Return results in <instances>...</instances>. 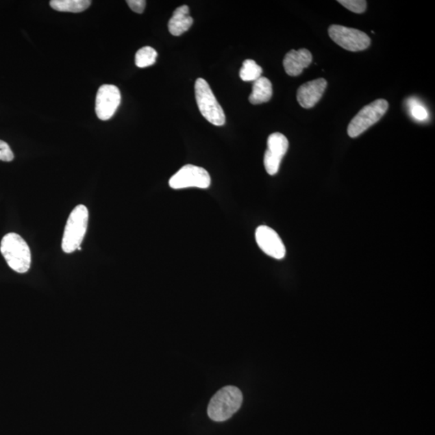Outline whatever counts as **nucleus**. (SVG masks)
<instances>
[{
    "instance_id": "18",
    "label": "nucleus",
    "mask_w": 435,
    "mask_h": 435,
    "mask_svg": "<svg viewBox=\"0 0 435 435\" xmlns=\"http://www.w3.org/2000/svg\"><path fill=\"white\" fill-rule=\"evenodd\" d=\"M409 108L412 117L418 121H427L429 117L427 109L419 101L412 99L409 101Z\"/></svg>"
},
{
    "instance_id": "8",
    "label": "nucleus",
    "mask_w": 435,
    "mask_h": 435,
    "mask_svg": "<svg viewBox=\"0 0 435 435\" xmlns=\"http://www.w3.org/2000/svg\"><path fill=\"white\" fill-rule=\"evenodd\" d=\"M121 103V94L117 86H100L95 100V112L99 120H110L117 111Z\"/></svg>"
},
{
    "instance_id": "16",
    "label": "nucleus",
    "mask_w": 435,
    "mask_h": 435,
    "mask_svg": "<svg viewBox=\"0 0 435 435\" xmlns=\"http://www.w3.org/2000/svg\"><path fill=\"white\" fill-rule=\"evenodd\" d=\"M262 68L251 59L243 62V66L240 71V77L245 82H255L262 75Z\"/></svg>"
},
{
    "instance_id": "10",
    "label": "nucleus",
    "mask_w": 435,
    "mask_h": 435,
    "mask_svg": "<svg viewBox=\"0 0 435 435\" xmlns=\"http://www.w3.org/2000/svg\"><path fill=\"white\" fill-rule=\"evenodd\" d=\"M256 241L259 248L271 258L282 260L286 256V249L281 237L271 227L260 226L256 231Z\"/></svg>"
},
{
    "instance_id": "19",
    "label": "nucleus",
    "mask_w": 435,
    "mask_h": 435,
    "mask_svg": "<svg viewBox=\"0 0 435 435\" xmlns=\"http://www.w3.org/2000/svg\"><path fill=\"white\" fill-rule=\"evenodd\" d=\"M338 2L348 10L355 13H363L367 8V2L365 0H338Z\"/></svg>"
},
{
    "instance_id": "20",
    "label": "nucleus",
    "mask_w": 435,
    "mask_h": 435,
    "mask_svg": "<svg viewBox=\"0 0 435 435\" xmlns=\"http://www.w3.org/2000/svg\"><path fill=\"white\" fill-rule=\"evenodd\" d=\"M14 159L12 151L5 141L0 140V161L12 162Z\"/></svg>"
},
{
    "instance_id": "2",
    "label": "nucleus",
    "mask_w": 435,
    "mask_h": 435,
    "mask_svg": "<svg viewBox=\"0 0 435 435\" xmlns=\"http://www.w3.org/2000/svg\"><path fill=\"white\" fill-rule=\"evenodd\" d=\"M0 251L8 266L14 271L25 273L31 266V251L23 238L16 233H9L3 238Z\"/></svg>"
},
{
    "instance_id": "7",
    "label": "nucleus",
    "mask_w": 435,
    "mask_h": 435,
    "mask_svg": "<svg viewBox=\"0 0 435 435\" xmlns=\"http://www.w3.org/2000/svg\"><path fill=\"white\" fill-rule=\"evenodd\" d=\"M328 33L340 47L351 52L362 51L369 47L371 39L364 32L342 25H332Z\"/></svg>"
},
{
    "instance_id": "12",
    "label": "nucleus",
    "mask_w": 435,
    "mask_h": 435,
    "mask_svg": "<svg viewBox=\"0 0 435 435\" xmlns=\"http://www.w3.org/2000/svg\"><path fill=\"white\" fill-rule=\"evenodd\" d=\"M312 62V54L309 50L300 49L290 50L284 58L283 66L288 75L299 76L304 69L308 68Z\"/></svg>"
},
{
    "instance_id": "14",
    "label": "nucleus",
    "mask_w": 435,
    "mask_h": 435,
    "mask_svg": "<svg viewBox=\"0 0 435 435\" xmlns=\"http://www.w3.org/2000/svg\"><path fill=\"white\" fill-rule=\"evenodd\" d=\"M273 96V86L267 77H260L254 82L253 91L249 96V102L258 105L269 102Z\"/></svg>"
},
{
    "instance_id": "13",
    "label": "nucleus",
    "mask_w": 435,
    "mask_h": 435,
    "mask_svg": "<svg viewBox=\"0 0 435 435\" xmlns=\"http://www.w3.org/2000/svg\"><path fill=\"white\" fill-rule=\"evenodd\" d=\"M193 22V18L190 16L189 7L182 5L177 8L169 21V33L175 36H181L190 29Z\"/></svg>"
},
{
    "instance_id": "9",
    "label": "nucleus",
    "mask_w": 435,
    "mask_h": 435,
    "mask_svg": "<svg viewBox=\"0 0 435 435\" xmlns=\"http://www.w3.org/2000/svg\"><path fill=\"white\" fill-rule=\"evenodd\" d=\"M268 148L264 153V164L269 175L277 174L280 168L284 156L288 149V141L280 132L270 135L267 142Z\"/></svg>"
},
{
    "instance_id": "15",
    "label": "nucleus",
    "mask_w": 435,
    "mask_h": 435,
    "mask_svg": "<svg viewBox=\"0 0 435 435\" xmlns=\"http://www.w3.org/2000/svg\"><path fill=\"white\" fill-rule=\"evenodd\" d=\"M50 7L54 10L64 12L79 13L90 6V0H52Z\"/></svg>"
},
{
    "instance_id": "6",
    "label": "nucleus",
    "mask_w": 435,
    "mask_h": 435,
    "mask_svg": "<svg viewBox=\"0 0 435 435\" xmlns=\"http://www.w3.org/2000/svg\"><path fill=\"white\" fill-rule=\"evenodd\" d=\"M210 182L212 179L210 174L205 169L193 164H186L171 177L169 184L173 190L191 187L208 189Z\"/></svg>"
},
{
    "instance_id": "11",
    "label": "nucleus",
    "mask_w": 435,
    "mask_h": 435,
    "mask_svg": "<svg viewBox=\"0 0 435 435\" xmlns=\"http://www.w3.org/2000/svg\"><path fill=\"white\" fill-rule=\"evenodd\" d=\"M327 86V82L324 79H315L301 85L297 93V99L301 106L306 109L314 107L323 97Z\"/></svg>"
},
{
    "instance_id": "21",
    "label": "nucleus",
    "mask_w": 435,
    "mask_h": 435,
    "mask_svg": "<svg viewBox=\"0 0 435 435\" xmlns=\"http://www.w3.org/2000/svg\"><path fill=\"white\" fill-rule=\"evenodd\" d=\"M127 3L132 11L136 13H143L146 6L145 0H127Z\"/></svg>"
},
{
    "instance_id": "1",
    "label": "nucleus",
    "mask_w": 435,
    "mask_h": 435,
    "mask_svg": "<svg viewBox=\"0 0 435 435\" xmlns=\"http://www.w3.org/2000/svg\"><path fill=\"white\" fill-rule=\"evenodd\" d=\"M243 395L236 386H225L219 390L210 399L208 414L214 422H224L231 419L240 410Z\"/></svg>"
},
{
    "instance_id": "3",
    "label": "nucleus",
    "mask_w": 435,
    "mask_h": 435,
    "mask_svg": "<svg viewBox=\"0 0 435 435\" xmlns=\"http://www.w3.org/2000/svg\"><path fill=\"white\" fill-rule=\"evenodd\" d=\"M88 209L84 205L77 206L72 210L63 234L62 248L64 253H72L80 248L88 226Z\"/></svg>"
},
{
    "instance_id": "5",
    "label": "nucleus",
    "mask_w": 435,
    "mask_h": 435,
    "mask_svg": "<svg viewBox=\"0 0 435 435\" xmlns=\"http://www.w3.org/2000/svg\"><path fill=\"white\" fill-rule=\"evenodd\" d=\"M388 109V103L383 99L375 100L374 102L362 108L348 125V136L351 138H356L364 134L370 127L381 120Z\"/></svg>"
},
{
    "instance_id": "17",
    "label": "nucleus",
    "mask_w": 435,
    "mask_h": 435,
    "mask_svg": "<svg viewBox=\"0 0 435 435\" xmlns=\"http://www.w3.org/2000/svg\"><path fill=\"white\" fill-rule=\"evenodd\" d=\"M158 53L149 47L141 48L136 53L135 62L137 67L145 68L153 66L157 60Z\"/></svg>"
},
{
    "instance_id": "4",
    "label": "nucleus",
    "mask_w": 435,
    "mask_h": 435,
    "mask_svg": "<svg viewBox=\"0 0 435 435\" xmlns=\"http://www.w3.org/2000/svg\"><path fill=\"white\" fill-rule=\"evenodd\" d=\"M195 90L197 104L206 120L215 126L225 125V114L208 82L203 79H197Z\"/></svg>"
}]
</instances>
